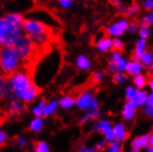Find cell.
Instances as JSON below:
<instances>
[{
  "instance_id": "d6a6232c",
  "label": "cell",
  "mask_w": 153,
  "mask_h": 152,
  "mask_svg": "<svg viewBox=\"0 0 153 152\" xmlns=\"http://www.w3.org/2000/svg\"><path fill=\"white\" fill-rule=\"evenodd\" d=\"M34 152H51L49 145L45 141H38L34 145Z\"/></svg>"
},
{
  "instance_id": "7a4b0ae2",
  "label": "cell",
  "mask_w": 153,
  "mask_h": 152,
  "mask_svg": "<svg viewBox=\"0 0 153 152\" xmlns=\"http://www.w3.org/2000/svg\"><path fill=\"white\" fill-rule=\"evenodd\" d=\"M8 84L12 96L24 103L35 101L42 91V88L33 81L24 68L18 69L8 79Z\"/></svg>"
},
{
  "instance_id": "4316f807",
  "label": "cell",
  "mask_w": 153,
  "mask_h": 152,
  "mask_svg": "<svg viewBox=\"0 0 153 152\" xmlns=\"http://www.w3.org/2000/svg\"><path fill=\"white\" fill-rule=\"evenodd\" d=\"M138 22L140 25H147V26H153V9L147 11L146 14L142 15L139 19Z\"/></svg>"
},
{
  "instance_id": "8fae6325",
  "label": "cell",
  "mask_w": 153,
  "mask_h": 152,
  "mask_svg": "<svg viewBox=\"0 0 153 152\" xmlns=\"http://www.w3.org/2000/svg\"><path fill=\"white\" fill-rule=\"evenodd\" d=\"M145 70L143 65L141 64V62L137 59H133L131 58L128 60L126 68V73L128 75V77H134V76L143 73Z\"/></svg>"
},
{
  "instance_id": "836d02e7",
  "label": "cell",
  "mask_w": 153,
  "mask_h": 152,
  "mask_svg": "<svg viewBox=\"0 0 153 152\" xmlns=\"http://www.w3.org/2000/svg\"><path fill=\"white\" fill-rule=\"evenodd\" d=\"M112 3L114 5V7L116 8V10L119 12L123 14L125 11V8L127 6L126 3L124 1V0H112Z\"/></svg>"
},
{
  "instance_id": "2e32d148",
  "label": "cell",
  "mask_w": 153,
  "mask_h": 152,
  "mask_svg": "<svg viewBox=\"0 0 153 152\" xmlns=\"http://www.w3.org/2000/svg\"><path fill=\"white\" fill-rule=\"evenodd\" d=\"M138 60L143 65L144 68L149 70L153 66V50L148 48L143 53H142Z\"/></svg>"
},
{
  "instance_id": "4fadbf2b",
  "label": "cell",
  "mask_w": 153,
  "mask_h": 152,
  "mask_svg": "<svg viewBox=\"0 0 153 152\" xmlns=\"http://www.w3.org/2000/svg\"><path fill=\"white\" fill-rule=\"evenodd\" d=\"M8 101V112L11 115H19L25 111L26 106L23 102L16 99V98H13V99H10Z\"/></svg>"
},
{
  "instance_id": "f907efd6",
  "label": "cell",
  "mask_w": 153,
  "mask_h": 152,
  "mask_svg": "<svg viewBox=\"0 0 153 152\" xmlns=\"http://www.w3.org/2000/svg\"><path fill=\"white\" fill-rule=\"evenodd\" d=\"M133 1H135V2H136V1H138V0H133Z\"/></svg>"
},
{
  "instance_id": "5b68a950",
  "label": "cell",
  "mask_w": 153,
  "mask_h": 152,
  "mask_svg": "<svg viewBox=\"0 0 153 152\" xmlns=\"http://www.w3.org/2000/svg\"><path fill=\"white\" fill-rule=\"evenodd\" d=\"M76 106L85 112L100 110V102L94 92L91 90H85L76 97Z\"/></svg>"
},
{
  "instance_id": "d590c367",
  "label": "cell",
  "mask_w": 153,
  "mask_h": 152,
  "mask_svg": "<svg viewBox=\"0 0 153 152\" xmlns=\"http://www.w3.org/2000/svg\"><path fill=\"white\" fill-rule=\"evenodd\" d=\"M121 151V145H120L119 141L114 140L108 147L107 152H120Z\"/></svg>"
},
{
  "instance_id": "5bb4252c",
  "label": "cell",
  "mask_w": 153,
  "mask_h": 152,
  "mask_svg": "<svg viewBox=\"0 0 153 152\" xmlns=\"http://www.w3.org/2000/svg\"><path fill=\"white\" fill-rule=\"evenodd\" d=\"M148 49V40L138 38L134 44V48L131 53V58L133 59H139L141 55Z\"/></svg>"
},
{
  "instance_id": "8d00e7d4",
  "label": "cell",
  "mask_w": 153,
  "mask_h": 152,
  "mask_svg": "<svg viewBox=\"0 0 153 152\" xmlns=\"http://www.w3.org/2000/svg\"><path fill=\"white\" fill-rule=\"evenodd\" d=\"M141 8L144 9L145 11H149V10L153 9V0H141L140 3Z\"/></svg>"
},
{
  "instance_id": "f1b7e54d",
  "label": "cell",
  "mask_w": 153,
  "mask_h": 152,
  "mask_svg": "<svg viewBox=\"0 0 153 152\" xmlns=\"http://www.w3.org/2000/svg\"><path fill=\"white\" fill-rule=\"evenodd\" d=\"M137 92V89L133 85H128L125 89V98L126 101H132L135 99L136 94Z\"/></svg>"
},
{
  "instance_id": "7dc6e473",
  "label": "cell",
  "mask_w": 153,
  "mask_h": 152,
  "mask_svg": "<svg viewBox=\"0 0 153 152\" xmlns=\"http://www.w3.org/2000/svg\"><path fill=\"white\" fill-rule=\"evenodd\" d=\"M149 147L150 148H153V136H150V139H149Z\"/></svg>"
},
{
  "instance_id": "c3c4849f",
  "label": "cell",
  "mask_w": 153,
  "mask_h": 152,
  "mask_svg": "<svg viewBox=\"0 0 153 152\" xmlns=\"http://www.w3.org/2000/svg\"><path fill=\"white\" fill-rule=\"evenodd\" d=\"M149 74L151 75V77H153V66L149 69Z\"/></svg>"
},
{
  "instance_id": "7bdbcfd3",
  "label": "cell",
  "mask_w": 153,
  "mask_h": 152,
  "mask_svg": "<svg viewBox=\"0 0 153 152\" xmlns=\"http://www.w3.org/2000/svg\"><path fill=\"white\" fill-rule=\"evenodd\" d=\"M107 145H108V142L105 140V139H102V140H101V141H99L96 145H95V147H96V148L99 150V149H102V148H106L107 147Z\"/></svg>"
},
{
  "instance_id": "f5cc1de1",
  "label": "cell",
  "mask_w": 153,
  "mask_h": 152,
  "mask_svg": "<svg viewBox=\"0 0 153 152\" xmlns=\"http://www.w3.org/2000/svg\"><path fill=\"white\" fill-rule=\"evenodd\" d=\"M58 1H60V0H58Z\"/></svg>"
},
{
  "instance_id": "ee69618b",
  "label": "cell",
  "mask_w": 153,
  "mask_h": 152,
  "mask_svg": "<svg viewBox=\"0 0 153 152\" xmlns=\"http://www.w3.org/2000/svg\"><path fill=\"white\" fill-rule=\"evenodd\" d=\"M146 105L150 106V107H153V92H151V91H150V93H149Z\"/></svg>"
},
{
  "instance_id": "f6af8a7d",
  "label": "cell",
  "mask_w": 153,
  "mask_h": 152,
  "mask_svg": "<svg viewBox=\"0 0 153 152\" xmlns=\"http://www.w3.org/2000/svg\"><path fill=\"white\" fill-rule=\"evenodd\" d=\"M148 87L150 90L151 92H153V77L149 78V82H148Z\"/></svg>"
},
{
  "instance_id": "8992f818",
  "label": "cell",
  "mask_w": 153,
  "mask_h": 152,
  "mask_svg": "<svg viewBox=\"0 0 153 152\" xmlns=\"http://www.w3.org/2000/svg\"><path fill=\"white\" fill-rule=\"evenodd\" d=\"M128 59L123 51L112 50L110 52V58L107 62L106 69L109 73H122L126 72Z\"/></svg>"
},
{
  "instance_id": "7c38bea8",
  "label": "cell",
  "mask_w": 153,
  "mask_h": 152,
  "mask_svg": "<svg viewBox=\"0 0 153 152\" xmlns=\"http://www.w3.org/2000/svg\"><path fill=\"white\" fill-rule=\"evenodd\" d=\"M75 65L78 69L80 71H90L92 68V62L91 58L85 55V53H79V55L76 57Z\"/></svg>"
},
{
  "instance_id": "e575fe53",
  "label": "cell",
  "mask_w": 153,
  "mask_h": 152,
  "mask_svg": "<svg viewBox=\"0 0 153 152\" xmlns=\"http://www.w3.org/2000/svg\"><path fill=\"white\" fill-rule=\"evenodd\" d=\"M139 26H140V24H139L138 21H137V20L130 21L126 32L127 33H130V34H136V33H137Z\"/></svg>"
},
{
  "instance_id": "ac0fdd59",
  "label": "cell",
  "mask_w": 153,
  "mask_h": 152,
  "mask_svg": "<svg viewBox=\"0 0 153 152\" xmlns=\"http://www.w3.org/2000/svg\"><path fill=\"white\" fill-rule=\"evenodd\" d=\"M114 130V135L116 141H123L127 137V131L125 125L123 124H116L113 125Z\"/></svg>"
},
{
  "instance_id": "e0dca14e",
  "label": "cell",
  "mask_w": 153,
  "mask_h": 152,
  "mask_svg": "<svg viewBox=\"0 0 153 152\" xmlns=\"http://www.w3.org/2000/svg\"><path fill=\"white\" fill-rule=\"evenodd\" d=\"M151 135L149 134H146L143 136H137L136 138H134V140L132 141V147L135 148H146L148 149L149 148V139H150Z\"/></svg>"
},
{
  "instance_id": "ba28073f",
  "label": "cell",
  "mask_w": 153,
  "mask_h": 152,
  "mask_svg": "<svg viewBox=\"0 0 153 152\" xmlns=\"http://www.w3.org/2000/svg\"><path fill=\"white\" fill-rule=\"evenodd\" d=\"M92 130L98 131V132H102V134L105 137V140L109 143H112L115 140L114 135V130H113V125L108 120L97 121L92 125Z\"/></svg>"
},
{
  "instance_id": "cb8c5ba5",
  "label": "cell",
  "mask_w": 153,
  "mask_h": 152,
  "mask_svg": "<svg viewBox=\"0 0 153 152\" xmlns=\"http://www.w3.org/2000/svg\"><path fill=\"white\" fill-rule=\"evenodd\" d=\"M148 96H149V92L145 89L137 90V92L136 94V97H135L134 101L137 102L138 107H143L147 103Z\"/></svg>"
},
{
  "instance_id": "f546056e",
  "label": "cell",
  "mask_w": 153,
  "mask_h": 152,
  "mask_svg": "<svg viewBox=\"0 0 153 152\" xmlns=\"http://www.w3.org/2000/svg\"><path fill=\"white\" fill-rule=\"evenodd\" d=\"M46 104V102L45 100H42L38 104H36L33 108H32L31 113L34 116L38 117H42L43 114V110H45V106Z\"/></svg>"
},
{
  "instance_id": "74e56055",
  "label": "cell",
  "mask_w": 153,
  "mask_h": 152,
  "mask_svg": "<svg viewBox=\"0 0 153 152\" xmlns=\"http://www.w3.org/2000/svg\"><path fill=\"white\" fill-rule=\"evenodd\" d=\"M59 5L62 8L68 9V8H70L74 5V0H60Z\"/></svg>"
},
{
  "instance_id": "52a82bcc",
  "label": "cell",
  "mask_w": 153,
  "mask_h": 152,
  "mask_svg": "<svg viewBox=\"0 0 153 152\" xmlns=\"http://www.w3.org/2000/svg\"><path fill=\"white\" fill-rule=\"evenodd\" d=\"M129 22L130 21H129L128 18H126L125 16L112 20L111 22L108 23L105 27L106 34L112 38L122 37L123 35H125L126 33Z\"/></svg>"
},
{
  "instance_id": "816d5d0a",
  "label": "cell",
  "mask_w": 153,
  "mask_h": 152,
  "mask_svg": "<svg viewBox=\"0 0 153 152\" xmlns=\"http://www.w3.org/2000/svg\"><path fill=\"white\" fill-rule=\"evenodd\" d=\"M152 132H153V125H152Z\"/></svg>"
},
{
  "instance_id": "ab89813d",
  "label": "cell",
  "mask_w": 153,
  "mask_h": 152,
  "mask_svg": "<svg viewBox=\"0 0 153 152\" xmlns=\"http://www.w3.org/2000/svg\"><path fill=\"white\" fill-rule=\"evenodd\" d=\"M7 140V135L5 130L0 129V147L3 146Z\"/></svg>"
},
{
  "instance_id": "b9f144b4",
  "label": "cell",
  "mask_w": 153,
  "mask_h": 152,
  "mask_svg": "<svg viewBox=\"0 0 153 152\" xmlns=\"http://www.w3.org/2000/svg\"><path fill=\"white\" fill-rule=\"evenodd\" d=\"M98 149L96 148V147H86V146H82L79 148V152H96Z\"/></svg>"
},
{
  "instance_id": "30bf717a",
  "label": "cell",
  "mask_w": 153,
  "mask_h": 152,
  "mask_svg": "<svg viewBox=\"0 0 153 152\" xmlns=\"http://www.w3.org/2000/svg\"><path fill=\"white\" fill-rule=\"evenodd\" d=\"M138 108V105L137 102L132 101H126L124 104L123 110H122V116L126 121H131L133 120L136 116V113Z\"/></svg>"
},
{
  "instance_id": "1f68e13d",
  "label": "cell",
  "mask_w": 153,
  "mask_h": 152,
  "mask_svg": "<svg viewBox=\"0 0 153 152\" xmlns=\"http://www.w3.org/2000/svg\"><path fill=\"white\" fill-rule=\"evenodd\" d=\"M126 43L121 37L113 38V50L115 51H123L125 49Z\"/></svg>"
},
{
  "instance_id": "bcb514c9",
  "label": "cell",
  "mask_w": 153,
  "mask_h": 152,
  "mask_svg": "<svg viewBox=\"0 0 153 152\" xmlns=\"http://www.w3.org/2000/svg\"><path fill=\"white\" fill-rule=\"evenodd\" d=\"M140 148H135V147H132V148H131V151L130 152H140Z\"/></svg>"
},
{
  "instance_id": "7402d4cb",
  "label": "cell",
  "mask_w": 153,
  "mask_h": 152,
  "mask_svg": "<svg viewBox=\"0 0 153 152\" xmlns=\"http://www.w3.org/2000/svg\"><path fill=\"white\" fill-rule=\"evenodd\" d=\"M8 89H9L8 79L0 73V102H2L5 98H7Z\"/></svg>"
},
{
  "instance_id": "9a60e30c",
  "label": "cell",
  "mask_w": 153,
  "mask_h": 152,
  "mask_svg": "<svg viewBox=\"0 0 153 152\" xmlns=\"http://www.w3.org/2000/svg\"><path fill=\"white\" fill-rule=\"evenodd\" d=\"M148 82H149V77L145 73H140L132 77V85L136 87L137 90L145 89L148 86Z\"/></svg>"
},
{
  "instance_id": "6da1fadb",
  "label": "cell",
  "mask_w": 153,
  "mask_h": 152,
  "mask_svg": "<svg viewBox=\"0 0 153 152\" xmlns=\"http://www.w3.org/2000/svg\"><path fill=\"white\" fill-rule=\"evenodd\" d=\"M61 61V51L59 48L53 46L36 61L30 73L31 79L40 88L47 86L59 72Z\"/></svg>"
},
{
  "instance_id": "d4e9b609",
  "label": "cell",
  "mask_w": 153,
  "mask_h": 152,
  "mask_svg": "<svg viewBox=\"0 0 153 152\" xmlns=\"http://www.w3.org/2000/svg\"><path fill=\"white\" fill-rule=\"evenodd\" d=\"M101 111L100 110H91V111H87V113L83 115V117L80 120V124H85L89 121L95 120L98 119L101 116Z\"/></svg>"
},
{
  "instance_id": "44dd1931",
  "label": "cell",
  "mask_w": 153,
  "mask_h": 152,
  "mask_svg": "<svg viewBox=\"0 0 153 152\" xmlns=\"http://www.w3.org/2000/svg\"><path fill=\"white\" fill-rule=\"evenodd\" d=\"M76 105V98L71 95H65L59 100V106L64 110L70 109Z\"/></svg>"
},
{
  "instance_id": "d6986e66",
  "label": "cell",
  "mask_w": 153,
  "mask_h": 152,
  "mask_svg": "<svg viewBox=\"0 0 153 152\" xmlns=\"http://www.w3.org/2000/svg\"><path fill=\"white\" fill-rule=\"evenodd\" d=\"M140 9H141L140 4H138L137 2H135V3L130 4V5H127L126 7L123 15L126 18H133V17H136L139 14Z\"/></svg>"
},
{
  "instance_id": "60d3db41",
  "label": "cell",
  "mask_w": 153,
  "mask_h": 152,
  "mask_svg": "<svg viewBox=\"0 0 153 152\" xmlns=\"http://www.w3.org/2000/svg\"><path fill=\"white\" fill-rule=\"evenodd\" d=\"M16 143H17V145H18L19 148L25 147V146L27 145V139H26L25 136H19V137L17 138Z\"/></svg>"
},
{
  "instance_id": "db71d44e",
  "label": "cell",
  "mask_w": 153,
  "mask_h": 152,
  "mask_svg": "<svg viewBox=\"0 0 153 152\" xmlns=\"http://www.w3.org/2000/svg\"><path fill=\"white\" fill-rule=\"evenodd\" d=\"M120 152H121V151H120Z\"/></svg>"
},
{
  "instance_id": "9c48e42d",
  "label": "cell",
  "mask_w": 153,
  "mask_h": 152,
  "mask_svg": "<svg viewBox=\"0 0 153 152\" xmlns=\"http://www.w3.org/2000/svg\"><path fill=\"white\" fill-rule=\"evenodd\" d=\"M94 48L98 53H108L113 50V38L107 34L98 38L94 42Z\"/></svg>"
},
{
  "instance_id": "3957f363",
  "label": "cell",
  "mask_w": 153,
  "mask_h": 152,
  "mask_svg": "<svg viewBox=\"0 0 153 152\" xmlns=\"http://www.w3.org/2000/svg\"><path fill=\"white\" fill-rule=\"evenodd\" d=\"M24 17L19 13H9L0 17V47L13 46L22 35Z\"/></svg>"
},
{
  "instance_id": "277c9868",
  "label": "cell",
  "mask_w": 153,
  "mask_h": 152,
  "mask_svg": "<svg viewBox=\"0 0 153 152\" xmlns=\"http://www.w3.org/2000/svg\"><path fill=\"white\" fill-rule=\"evenodd\" d=\"M21 61L12 46L0 47V73L8 79L20 68Z\"/></svg>"
},
{
  "instance_id": "4dcf8cb0",
  "label": "cell",
  "mask_w": 153,
  "mask_h": 152,
  "mask_svg": "<svg viewBox=\"0 0 153 152\" xmlns=\"http://www.w3.org/2000/svg\"><path fill=\"white\" fill-rule=\"evenodd\" d=\"M106 78V72L102 69L95 70L91 75V80L94 83H101Z\"/></svg>"
},
{
  "instance_id": "484cf974",
  "label": "cell",
  "mask_w": 153,
  "mask_h": 152,
  "mask_svg": "<svg viewBox=\"0 0 153 152\" xmlns=\"http://www.w3.org/2000/svg\"><path fill=\"white\" fill-rule=\"evenodd\" d=\"M152 32H153V30L150 26L140 25L138 28V30H137V35H138V38L148 40L152 35Z\"/></svg>"
},
{
  "instance_id": "83f0119b",
  "label": "cell",
  "mask_w": 153,
  "mask_h": 152,
  "mask_svg": "<svg viewBox=\"0 0 153 152\" xmlns=\"http://www.w3.org/2000/svg\"><path fill=\"white\" fill-rule=\"evenodd\" d=\"M29 127L30 129V131H32V132H36V133L40 132L43 127V121H42V117L35 116V118L31 120Z\"/></svg>"
},
{
  "instance_id": "ffe728a7",
  "label": "cell",
  "mask_w": 153,
  "mask_h": 152,
  "mask_svg": "<svg viewBox=\"0 0 153 152\" xmlns=\"http://www.w3.org/2000/svg\"><path fill=\"white\" fill-rule=\"evenodd\" d=\"M58 107H59V100L54 99V100L49 102L45 106V110H43L42 117H47V116L54 114V113H56V112L57 111Z\"/></svg>"
},
{
  "instance_id": "681fc988",
  "label": "cell",
  "mask_w": 153,
  "mask_h": 152,
  "mask_svg": "<svg viewBox=\"0 0 153 152\" xmlns=\"http://www.w3.org/2000/svg\"><path fill=\"white\" fill-rule=\"evenodd\" d=\"M147 152H153V148H149L148 149H147Z\"/></svg>"
},
{
  "instance_id": "f35d334b",
  "label": "cell",
  "mask_w": 153,
  "mask_h": 152,
  "mask_svg": "<svg viewBox=\"0 0 153 152\" xmlns=\"http://www.w3.org/2000/svg\"><path fill=\"white\" fill-rule=\"evenodd\" d=\"M143 113L146 116H148L149 118H153V107L144 105L143 106Z\"/></svg>"
},
{
  "instance_id": "603a6c76",
  "label": "cell",
  "mask_w": 153,
  "mask_h": 152,
  "mask_svg": "<svg viewBox=\"0 0 153 152\" xmlns=\"http://www.w3.org/2000/svg\"><path fill=\"white\" fill-rule=\"evenodd\" d=\"M128 75L126 72L122 73H113L111 76V80L115 85H125L128 81Z\"/></svg>"
}]
</instances>
